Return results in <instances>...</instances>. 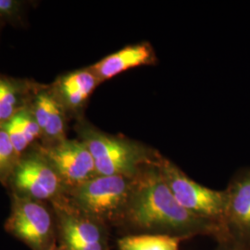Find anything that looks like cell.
Returning <instances> with one entry per match:
<instances>
[{
    "mask_svg": "<svg viewBox=\"0 0 250 250\" xmlns=\"http://www.w3.org/2000/svg\"><path fill=\"white\" fill-rule=\"evenodd\" d=\"M121 227L129 234L156 233L188 238L208 235L217 242L226 239L221 226L190 213L179 204L162 177L156 159L133 178Z\"/></svg>",
    "mask_w": 250,
    "mask_h": 250,
    "instance_id": "cell-1",
    "label": "cell"
},
{
    "mask_svg": "<svg viewBox=\"0 0 250 250\" xmlns=\"http://www.w3.org/2000/svg\"><path fill=\"white\" fill-rule=\"evenodd\" d=\"M74 130L91 153L99 175L134 178L156 159V152L125 137L107 134L85 118L76 121Z\"/></svg>",
    "mask_w": 250,
    "mask_h": 250,
    "instance_id": "cell-2",
    "label": "cell"
},
{
    "mask_svg": "<svg viewBox=\"0 0 250 250\" xmlns=\"http://www.w3.org/2000/svg\"><path fill=\"white\" fill-rule=\"evenodd\" d=\"M133 178L97 175L66 194L69 202L83 213L107 226L121 227L132 190Z\"/></svg>",
    "mask_w": 250,
    "mask_h": 250,
    "instance_id": "cell-3",
    "label": "cell"
},
{
    "mask_svg": "<svg viewBox=\"0 0 250 250\" xmlns=\"http://www.w3.org/2000/svg\"><path fill=\"white\" fill-rule=\"evenodd\" d=\"M156 164L180 205L190 213L218 224L225 232L224 217L227 204L225 190L218 191L199 185L189 178L173 162L159 154Z\"/></svg>",
    "mask_w": 250,
    "mask_h": 250,
    "instance_id": "cell-4",
    "label": "cell"
},
{
    "mask_svg": "<svg viewBox=\"0 0 250 250\" xmlns=\"http://www.w3.org/2000/svg\"><path fill=\"white\" fill-rule=\"evenodd\" d=\"M11 195L52 203L64 197L67 189L47 161L40 145L21 155L9 177Z\"/></svg>",
    "mask_w": 250,
    "mask_h": 250,
    "instance_id": "cell-5",
    "label": "cell"
},
{
    "mask_svg": "<svg viewBox=\"0 0 250 250\" xmlns=\"http://www.w3.org/2000/svg\"><path fill=\"white\" fill-rule=\"evenodd\" d=\"M5 227L32 250H53L57 247L53 208L45 202L11 195V210Z\"/></svg>",
    "mask_w": 250,
    "mask_h": 250,
    "instance_id": "cell-6",
    "label": "cell"
},
{
    "mask_svg": "<svg viewBox=\"0 0 250 250\" xmlns=\"http://www.w3.org/2000/svg\"><path fill=\"white\" fill-rule=\"evenodd\" d=\"M53 208L60 245L66 250H108L106 224L83 213L66 195L50 203Z\"/></svg>",
    "mask_w": 250,
    "mask_h": 250,
    "instance_id": "cell-7",
    "label": "cell"
},
{
    "mask_svg": "<svg viewBox=\"0 0 250 250\" xmlns=\"http://www.w3.org/2000/svg\"><path fill=\"white\" fill-rule=\"evenodd\" d=\"M40 148L62 179L67 192L99 175L87 146L78 138H66L47 146L40 145Z\"/></svg>",
    "mask_w": 250,
    "mask_h": 250,
    "instance_id": "cell-8",
    "label": "cell"
},
{
    "mask_svg": "<svg viewBox=\"0 0 250 250\" xmlns=\"http://www.w3.org/2000/svg\"><path fill=\"white\" fill-rule=\"evenodd\" d=\"M225 191L226 237L250 250V168L236 172Z\"/></svg>",
    "mask_w": 250,
    "mask_h": 250,
    "instance_id": "cell-9",
    "label": "cell"
},
{
    "mask_svg": "<svg viewBox=\"0 0 250 250\" xmlns=\"http://www.w3.org/2000/svg\"><path fill=\"white\" fill-rule=\"evenodd\" d=\"M100 81L89 67L64 72L49 83L69 118L75 122L84 118V109Z\"/></svg>",
    "mask_w": 250,
    "mask_h": 250,
    "instance_id": "cell-10",
    "label": "cell"
},
{
    "mask_svg": "<svg viewBox=\"0 0 250 250\" xmlns=\"http://www.w3.org/2000/svg\"><path fill=\"white\" fill-rule=\"evenodd\" d=\"M29 107L42 134L41 146H47L68 138L71 119L55 96L49 83H40Z\"/></svg>",
    "mask_w": 250,
    "mask_h": 250,
    "instance_id": "cell-11",
    "label": "cell"
},
{
    "mask_svg": "<svg viewBox=\"0 0 250 250\" xmlns=\"http://www.w3.org/2000/svg\"><path fill=\"white\" fill-rule=\"evenodd\" d=\"M156 62V54L148 43L127 45L89 66L100 83L110 80L130 69Z\"/></svg>",
    "mask_w": 250,
    "mask_h": 250,
    "instance_id": "cell-12",
    "label": "cell"
},
{
    "mask_svg": "<svg viewBox=\"0 0 250 250\" xmlns=\"http://www.w3.org/2000/svg\"><path fill=\"white\" fill-rule=\"evenodd\" d=\"M41 83L0 73V125L29 106Z\"/></svg>",
    "mask_w": 250,
    "mask_h": 250,
    "instance_id": "cell-13",
    "label": "cell"
},
{
    "mask_svg": "<svg viewBox=\"0 0 250 250\" xmlns=\"http://www.w3.org/2000/svg\"><path fill=\"white\" fill-rule=\"evenodd\" d=\"M0 125L7 132L20 157L41 145L42 134L29 106Z\"/></svg>",
    "mask_w": 250,
    "mask_h": 250,
    "instance_id": "cell-14",
    "label": "cell"
},
{
    "mask_svg": "<svg viewBox=\"0 0 250 250\" xmlns=\"http://www.w3.org/2000/svg\"><path fill=\"white\" fill-rule=\"evenodd\" d=\"M189 238L169 234H126L118 241L119 250H180L182 242Z\"/></svg>",
    "mask_w": 250,
    "mask_h": 250,
    "instance_id": "cell-15",
    "label": "cell"
},
{
    "mask_svg": "<svg viewBox=\"0 0 250 250\" xmlns=\"http://www.w3.org/2000/svg\"><path fill=\"white\" fill-rule=\"evenodd\" d=\"M31 1L23 0H0V27L26 26L27 15Z\"/></svg>",
    "mask_w": 250,
    "mask_h": 250,
    "instance_id": "cell-16",
    "label": "cell"
},
{
    "mask_svg": "<svg viewBox=\"0 0 250 250\" xmlns=\"http://www.w3.org/2000/svg\"><path fill=\"white\" fill-rule=\"evenodd\" d=\"M20 156L5 129L0 125V183L7 187Z\"/></svg>",
    "mask_w": 250,
    "mask_h": 250,
    "instance_id": "cell-17",
    "label": "cell"
},
{
    "mask_svg": "<svg viewBox=\"0 0 250 250\" xmlns=\"http://www.w3.org/2000/svg\"><path fill=\"white\" fill-rule=\"evenodd\" d=\"M214 250H248L235 242L226 239L218 242V246Z\"/></svg>",
    "mask_w": 250,
    "mask_h": 250,
    "instance_id": "cell-18",
    "label": "cell"
},
{
    "mask_svg": "<svg viewBox=\"0 0 250 250\" xmlns=\"http://www.w3.org/2000/svg\"><path fill=\"white\" fill-rule=\"evenodd\" d=\"M53 250H66L64 248H62L61 245H59V246H57Z\"/></svg>",
    "mask_w": 250,
    "mask_h": 250,
    "instance_id": "cell-19",
    "label": "cell"
},
{
    "mask_svg": "<svg viewBox=\"0 0 250 250\" xmlns=\"http://www.w3.org/2000/svg\"><path fill=\"white\" fill-rule=\"evenodd\" d=\"M2 29H3V28H1V27H0V34H1V31H2Z\"/></svg>",
    "mask_w": 250,
    "mask_h": 250,
    "instance_id": "cell-20",
    "label": "cell"
}]
</instances>
